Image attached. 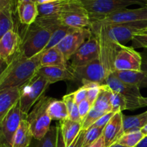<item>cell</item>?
<instances>
[{"label": "cell", "instance_id": "16", "mask_svg": "<svg viewBox=\"0 0 147 147\" xmlns=\"http://www.w3.org/2000/svg\"><path fill=\"white\" fill-rule=\"evenodd\" d=\"M99 57V47L97 38L93 34L70 58V67H76L87 64Z\"/></svg>", "mask_w": 147, "mask_h": 147}, {"label": "cell", "instance_id": "11", "mask_svg": "<svg viewBox=\"0 0 147 147\" xmlns=\"http://www.w3.org/2000/svg\"><path fill=\"white\" fill-rule=\"evenodd\" d=\"M93 35L90 28L75 29L56 47L63 53L67 62L79 48Z\"/></svg>", "mask_w": 147, "mask_h": 147}, {"label": "cell", "instance_id": "42", "mask_svg": "<svg viewBox=\"0 0 147 147\" xmlns=\"http://www.w3.org/2000/svg\"><path fill=\"white\" fill-rule=\"evenodd\" d=\"M116 113H113V112H109V113H106L105 115H103V116L100 118L93 126H97V127H103L105 128V126L107 125V123H109V121L111 119V118L114 116V114Z\"/></svg>", "mask_w": 147, "mask_h": 147}, {"label": "cell", "instance_id": "47", "mask_svg": "<svg viewBox=\"0 0 147 147\" xmlns=\"http://www.w3.org/2000/svg\"><path fill=\"white\" fill-rule=\"evenodd\" d=\"M141 104H142V107L147 106V97L142 98V99H141Z\"/></svg>", "mask_w": 147, "mask_h": 147}, {"label": "cell", "instance_id": "15", "mask_svg": "<svg viewBox=\"0 0 147 147\" xmlns=\"http://www.w3.org/2000/svg\"><path fill=\"white\" fill-rule=\"evenodd\" d=\"M22 38L18 30H10L0 37V59L8 65L20 51Z\"/></svg>", "mask_w": 147, "mask_h": 147}, {"label": "cell", "instance_id": "20", "mask_svg": "<svg viewBox=\"0 0 147 147\" xmlns=\"http://www.w3.org/2000/svg\"><path fill=\"white\" fill-rule=\"evenodd\" d=\"M17 12L21 24L25 26L30 25L34 23L38 17V5L34 1L18 2Z\"/></svg>", "mask_w": 147, "mask_h": 147}, {"label": "cell", "instance_id": "53", "mask_svg": "<svg viewBox=\"0 0 147 147\" xmlns=\"http://www.w3.org/2000/svg\"><path fill=\"white\" fill-rule=\"evenodd\" d=\"M140 34H147V28L145 29V30H144V31L142 32V33H140Z\"/></svg>", "mask_w": 147, "mask_h": 147}, {"label": "cell", "instance_id": "48", "mask_svg": "<svg viewBox=\"0 0 147 147\" xmlns=\"http://www.w3.org/2000/svg\"><path fill=\"white\" fill-rule=\"evenodd\" d=\"M147 88V75H146L144 78L143 81H142V84H141L140 88Z\"/></svg>", "mask_w": 147, "mask_h": 147}, {"label": "cell", "instance_id": "45", "mask_svg": "<svg viewBox=\"0 0 147 147\" xmlns=\"http://www.w3.org/2000/svg\"><path fill=\"white\" fill-rule=\"evenodd\" d=\"M59 1V0H36V2H37V5H40V4H47V3L53 2V1Z\"/></svg>", "mask_w": 147, "mask_h": 147}, {"label": "cell", "instance_id": "5", "mask_svg": "<svg viewBox=\"0 0 147 147\" xmlns=\"http://www.w3.org/2000/svg\"><path fill=\"white\" fill-rule=\"evenodd\" d=\"M50 83L41 75L37 74L20 88V106L22 113L27 116L30 109L43 96Z\"/></svg>", "mask_w": 147, "mask_h": 147}, {"label": "cell", "instance_id": "21", "mask_svg": "<svg viewBox=\"0 0 147 147\" xmlns=\"http://www.w3.org/2000/svg\"><path fill=\"white\" fill-rule=\"evenodd\" d=\"M60 131L66 147L73 143L82 130V123L67 119L59 121Z\"/></svg>", "mask_w": 147, "mask_h": 147}, {"label": "cell", "instance_id": "13", "mask_svg": "<svg viewBox=\"0 0 147 147\" xmlns=\"http://www.w3.org/2000/svg\"><path fill=\"white\" fill-rule=\"evenodd\" d=\"M139 21H147V6L137 9H123L96 20V22L106 24Z\"/></svg>", "mask_w": 147, "mask_h": 147}, {"label": "cell", "instance_id": "25", "mask_svg": "<svg viewBox=\"0 0 147 147\" xmlns=\"http://www.w3.org/2000/svg\"><path fill=\"white\" fill-rule=\"evenodd\" d=\"M15 11L17 8L11 5L0 9V37L10 30H17L13 18Z\"/></svg>", "mask_w": 147, "mask_h": 147}, {"label": "cell", "instance_id": "54", "mask_svg": "<svg viewBox=\"0 0 147 147\" xmlns=\"http://www.w3.org/2000/svg\"><path fill=\"white\" fill-rule=\"evenodd\" d=\"M82 147H88V146H86V145H83V146Z\"/></svg>", "mask_w": 147, "mask_h": 147}, {"label": "cell", "instance_id": "40", "mask_svg": "<svg viewBox=\"0 0 147 147\" xmlns=\"http://www.w3.org/2000/svg\"><path fill=\"white\" fill-rule=\"evenodd\" d=\"M132 42V47L134 48H147V34H137L134 36Z\"/></svg>", "mask_w": 147, "mask_h": 147}, {"label": "cell", "instance_id": "46", "mask_svg": "<svg viewBox=\"0 0 147 147\" xmlns=\"http://www.w3.org/2000/svg\"><path fill=\"white\" fill-rule=\"evenodd\" d=\"M136 147H147V136L142 139Z\"/></svg>", "mask_w": 147, "mask_h": 147}, {"label": "cell", "instance_id": "28", "mask_svg": "<svg viewBox=\"0 0 147 147\" xmlns=\"http://www.w3.org/2000/svg\"><path fill=\"white\" fill-rule=\"evenodd\" d=\"M110 90L111 88L108 85H102L101 91L98 97L95 101L93 107L101 113H106L112 112L111 105L110 101Z\"/></svg>", "mask_w": 147, "mask_h": 147}, {"label": "cell", "instance_id": "17", "mask_svg": "<svg viewBox=\"0 0 147 147\" xmlns=\"http://www.w3.org/2000/svg\"><path fill=\"white\" fill-rule=\"evenodd\" d=\"M123 116L122 112H117L105 126L103 136L106 147H110L117 143L119 139L125 134Z\"/></svg>", "mask_w": 147, "mask_h": 147}, {"label": "cell", "instance_id": "7", "mask_svg": "<svg viewBox=\"0 0 147 147\" xmlns=\"http://www.w3.org/2000/svg\"><path fill=\"white\" fill-rule=\"evenodd\" d=\"M62 24L75 29L90 28V14L80 0H67L65 9L57 14Z\"/></svg>", "mask_w": 147, "mask_h": 147}, {"label": "cell", "instance_id": "32", "mask_svg": "<svg viewBox=\"0 0 147 147\" xmlns=\"http://www.w3.org/2000/svg\"><path fill=\"white\" fill-rule=\"evenodd\" d=\"M75 30V28L73 27L65 26L64 24H62L57 30H56L52 34L50 40L49 41L48 44L46 46L45 48L44 49L45 51L52 48V47H56L69 33L73 32Z\"/></svg>", "mask_w": 147, "mask_h": 147}, {"label": "cell", "instance_id": "35", "mask_svg": "<svg viewBox=\"0 0 147 147\" xmlns=\"http://www.w3.org/2000/svg\"><path fill=\"white\" fill-rule=\"evenodd\" d=\"M103 130H104L103 127H97V126H92L91 127L89 128L87 131H86L83 145L88 146L91 145L93 142H96L103 135Z\"/></svg>", "mask_w": 147, "mask_h": 147}, {"label": "cell", "instance_id": "41", "mask_svg": "<svg viewBox=\"0 0 147 147\" xmlns=\"http://www.w3.org/2000/svg\"><path fill=\"white\" fill-rule=\"evenodd\" d=\"M74 96H75V100H76V103L79 104L80 102L83 100L87 99L88 96V90L84 86H82L81 87L79 88L77 90L74 91Z\"/></svg>", "mask_w": 147, "mask_h": 147}, {"label": "cell", "instance_id": "19", "mask_svg": "<svg viewBox=\"0 0 147 147\" xmlns=\"http://www.w3.org/2000/svg\"><path fill=\"white\" fill-rule=\"evenodd\" d=\"M20 88H9L0 90V121L20 101Z\"/></svg>", "mask_w": 147, "mask_h": 147}, {"label": "cell", "instance_id": "51", "mask_svg": "<svg viewBox=\"0 0 147 147\" xmlns=\"http://www.w3.org/2000/svg\"><path fill=\"white\" fill-rule=\"evenodd\" d=\"M110 147H125V146H121V145L119 144L118 143H116V144H114L112 145V146H111Z\"/></svg>", "mask_w": 147, "mask_h": 147}, {"label": "cell", "instance_id": "14", "mask_svg": "<svg viewBox=\"0 0 147 147\" xmlns=\"http://www.w3.org/2000/svg\"><path fill=\"white\" fill-rule=\"evenodd\" d=\"M142 58L132 47L121 46L114 63L115 70H136L142 71Z\"/></svg>", "mask_w": 147, "mask_h": 147}, {"label": "cell", "instance_id": "8", "mask_svg": "<svg viewBox=\"0 0 147 147\" xmlns=\"http://www.w3.org/2000/svg\"><path fill=\"white\" fill-rule=\"evenodd\" d=\"M24 117L18 102L0 121V147H12L16 132Z\"/></svg>", "mask_w": 147, "mask_h": 147}, {"label": "cell", "instance_id": "39", "mask_svg": "<svg viewBox=\"0 0 147 147\" xmlns=\"http://www.w3.org/2000/svg\"><path fill=\"white\" fill-rule=\"evenodd\" d=\"M78 105V111H79V115H80V120H81V123H83V121L88 116V114L90 112V109L93 107L92 103L89 101L88 99L83 100L80 102Z\"/></svg>", "mask_w": 147, "mask_h": 147}, {"label": "cell", "instance_id": "1", "mask_svg": "<svg viewBox=\"0 0 147 147\" xmlns=\"http://www.w3.org/2000/svg\"><path fill=\"white\" fill-rule=\"evenodd\" d=\"M44 50L28 58L19 52L11 63L1 70L0 90L9 88H21L32 78L41 67V57Z\"/></svg>", "mask_w": 147, "mask_h": 147}, {"label": "cell", "instance_id": "49", "mask_svg": "<svg viewBox=\"0 0 147 147\" xmlns=\"http://www.w3.org/2000/svg\"><path fill=\"white\" fill-rule=\"evenodd\" d=\"M141 131L143 133V134L145 136H147V123L141 129Z\"/></svg>", "mask_w": 147, "mask_h": 147}, {"label": "cell", "instance_id": "52", "mask_svg": "<svg viewBox=\"0 0 147 147\" xmlns=\"http://www.w3.org/2000/svg\"><path fill=\"white\" fill-rule=\"evenodd\" d=\"M22 1H34L36 2V0H18V2H22Z\"/></svg>", "mask_w": 147, "mask_h": 147}, {"label": "cell", "instance_id": "3", "mask_svg": "<svg viewBox=\"0 0 147 147\" xmlns=\"http://www.w3.org/2000/svg\"><path fill=\"white\" fill-rule=\"evenodd\" d=\"M53 32L36 20L27 26L20 34L22 38L20 52L26 57H33L44 50Z\"/></svg>", "mask_w": 147, "mask_h": 147}, {"label": "cell", "instance_id": "24", "mask_svg": "<svg viewBox=\"0 0 147 147\" xmlns=\"http://www.w3.org/2000/svg\"><path fill=\"white\" fill-rule=\"evenodd\" d=\"M122 83L140 88L146 74L136 70H115L111 73Z\"/></svg>", "mask_w": 147, "mask_h": 147}, {"label": "cell", "instance_id": "29", "mask_svg": "<svg viewBox=\"0 0 147 147\" xmlns=\"http://www.w3.org/2000/svg\"><path fill=\"white\" fill-rule=\"evenodd\" d=\"M47 111L52 120L61 121L69 118L67 106L63 100L53 99V101L49 105Z\"/></svg>", "mask_w": 147, "mask_h": 147}, {"label": "cell", "instance_id": "18", "mask_svg": "<svg viewBox=\"0 0 147 147\" xmlns=\"http://www.w3.org/2000/svg\"><path fill=\"white\" fill-rule=\"evenodd\" d=\"M37 73L47 79L50 84L62 80H76L74 73L70 67L45 66L40 67Z\"/></svg>", "mask_w": 147, "mask_h": 147}, {"label": "cell", "instance_id": "44", "mask_svg": "<svg viewBox=\"0 0 147 147\" xmlns=\"http://www.w3.org/2000/svg\"><path fill=\"white\" fill-rule=\"evenodd\" d=\"M88 147H106L103 135L98 139H97L96 142H93L91 145H90Z\"/></svg>", "mask_w": 147, "mask_h": 147}, {"label": "cell", "instance_id": "30", "mask_svg": "<svg viewBox=\"0 0 147 147\" xmlns=\"http://www.w3.org/2000/svg\"><path fill=\"white\" fill-rule=\"evenodd\" d=\"M67 1V0H59V1L38 5V17L59 14L65 8Z\"/></svg>", "mask_w": 147, "mask_h": 147}, {"label": "cell", "instance_id": "12", "mask_svg": "<svg viewBox=\"0 0 147 147\" xmlns=\"http://www.w3.org/2000/svg\"><path fill=\"white\" fill-rule=\"evenodd\" d=\"M70 68L74 73L76 80H80L82 83L92 82L105 84L106 77L99 58L87 64Z\"/></svg>", "mask_w": 147, "mask_h": 147}, {"label": "cell", "instance_id": "34", "mask_svg": "<svg viewBox=\"0 0 147 147\" xmlns=\"http://www.w3.org/2000/svg\"><path fill=\"white\" fill-rule=\"evenodd\" d=\"M110 101L112 108V112L117 113L126 110V100L120 93L115 92L111 88Z\"/></svg>", "mask_w": 147, "mask_h": 147}, {"label": "cell", "instance_id": "6", "mask_svg": "<svg viewBox=\"0 0 147 147\" xmlns=\"http://www.w3.org/2000/svg\"><path fill=\"white\" fill-rule=\"evenodd\" d=\"M90 14V20L96 21L108 14L126 9L134 4L140 5L139 0H80Z\"/></svg>", "mask_w": 147, "mask_h": 147}, {"label": "cell", "instance_id": "38", "mask_svg": "<svg viewBox=\"0 0 147 147\" xmlns=\"http://www.w3.org/2000/svg\"><path fill=\"white\" fill-rule=\"evenodd\" d=\"M60 128V127H59ZM85 134H86V131H81L78 137L76 138V140L73 142L70 146L68 147H82L83 145V142H84V136ZM57 147H66L65 145L64 141H63V138L62 136L61 133H60V130H59V136H58V142H57Z\"/></svg>", "mask_w": 147, "mask_h": 147}, {"label": "cell", "instance_id": "23", "mask_svg": "<svg viewBox=\"0 0 147 147\" xmlns=\"http://www.w3.org/2000/svg\"><path fill=\"white\" fill-rule=\"evenodd\" d=\"M45 66H59L67 67V61L63 53L57 47H52L43 52L41 57V67Z\"/></svg>", "mask_w": 147, "mask_h": 147}, {"label": "cell", "instance_id": "33", "mask_svg": "<svg viewBox=\"0 0 147 147\" xmlns=\"http://www.w3.org/2000/svg\"><path fill=\"white\" fill-rule=\"evenodd\" d=\"M63 100L67 106L69 115L68 119L72 121H74L81 123L80 115H79L78 105L76 103V100H75L74 92L68 93V94L63 96Z\"/></svg>", "mask_w": 147, "mask_h": 147}, {"label": "cell", "instance_id": "27", "mask_svg": "<svg viewBox=\"0 0 147 147\" xmlns=\"http://www.w3.org/2000/svg\"><path fill=\"white\" fill-rule=\"evenodd\" d=\"M123 122L125 133L141 130L147 123V111L135 116L123 115Z\"/></svg>", "mask_w": 147, "mask_h": 147}, {"label": "cell", "instance_id": "36", "mask_svg": "<svg viewBox=\"0 0 147 147\" xmlns=\"http://www.w3.org/2000/svg\"><path fill=\"white\" fill-rule=\"evenodd\" d=\"M102 85L98 83H92V82H87V83H83V86L87 88L88 90V96L87 99L92 103L94 104L95 101L98 97L100 91H101Z\"/></svg>", "mask_w": 147, "mask_h": 147}, {"label": "cell", "instance_id": "43", "mask_svg": "<svg viewBox=\"0 0 147 147\" xmlns=\"http://www.w3.org/2000/svg\"><path fill=\"white\" fill-rule=\"evenodd\" d=\"M140 53L142 58V71L144 74L147 75V48L144 49V51Z\"/></svg>", "mask_w": 147, "mask_h": 147}, {"label": "cell", "instance_id": "50", "mask_svg": "<svg viewBox=\"0 0 147 147\" xmlns=\"http://www.w3.org/2000/svg\"><path fill=\"white\" fill-rule=\"evenodd\" d=\"M139 3H140V5L142 7H145L147 6V0H139Z\"/></svg>", "mask_w": 147, "mask_h": 147}, {"label": "cell", "instance_id": "22", "mask_svg": "<svg viewBox=\"0 0 147 147\" xmlns=\"http://www.w3.org/2000/svg\"><path fill=\"white\" fill-rule=\"evenodd\" d=\"M26 117L23 118L13 140L12 147H29L34 138Z\"/></svg>", "mask_w": 147, "mask_h": 147}, {"label": "cell", "instance_id": "37", "mask_svg": "<svg viewBox=\"0 0 147 147\" xmlns=\"http://www.w3.org/2000/svg\"><path fill=\"white\" fill-rule=\"evenodd\" d=\"M103 115H105L104 113L98 111L96 110V109L92 107V109H90V112H89V113L88 114V116H86L85 120L83 121V122L82 123L81 131H87L89 128L91 127V126H93V125L94 124L100 117H101V116H103Z\"/></svg>", "mask_w": 147, "mask_h": 147}, {"label": "cell", "instance_id": "4", "mask_svg": "<svg viewBox=\"0 0 147 147\" xmlns=\"http://www.w3.org/2000/svg\"><path fill=\"white\" fill-rule=\"evenodd\" d=\"M53 98L43 96L26 116L34 138L40 139L44 137L50 129L52 119L48 113V107Z\"/></svg>", "mask_w": 147, "mask_h": 147}, {"label": "cell", "instance_id": "9", "mask_svg": "<svg viewBox=\"0 0 147 147\" xmlns=\"http://www.w3.org/2000/svg\"><path fill=\"white\" fill-rule=\"evenodd\" d=\"M103 24L106 25V30L112 40L122 45H125L132 40L134 36L140 34L147 28V21Z\"/></svg>", "mask_w": 147, "mask_h": 147}, {"label": "cell", "instance_id": "2", "mask_svg": "<svg viewBox=\"0 0 147 147\" xmlns=\"http://www.w3.org/2000/svg\"><path fill=\"white\" fill-rule=\"evenodd\" d=\"M90 29L96 36L98 42V58L106 80V78L115 71V60L121 45L112 40L106 30V25L102 23L96 21L91 22Z\"/></svg>", "mask_w": 147, "mask_h": 147}, {"label": "cell", "instance_id": "31", "mask_svg": "<svg viewBox=\"0 0 147 147\" xmlns=\"http://www.w3.org/2000/svg\"><path fill=\"white\" fill-rule=\"evenodd\" d=\"M146 136L143 134L141 130L125 133L119 139L117 143L125 147H136L138 144Z\"/></svg>", "mask_w": 147, "mask_h": 147}, {"label": "cell", "instance_id": "26", "mask_svg": "<svg viewBox=\"0 0 147 147\" xmlns=\"http://www.w3.org/2000/svg\"><path fill=\"white\" fill-rule=\"evenodd\" d=\"M59 130V125L51 126L44 137L40 139L33 138L29 147H57Z\"/></svg>", "mask_w": 147, "mask_h": 147}, {"label": "cell", "instance_id": "10", "mask_svg": "<svg viewBox=\"0 0 147 147\" xmlns=\"http://www.w3.org/2000/svg\"><path fill=\"white\" fill-rule=\"evenodd\" d=\"M105 84L108 85L113 91L117 92L125 98L126 110H136L142 108L141 99L143 96L140 93V88L122 83L111 74L106 78Z\"/></svg>", "mask_w": 147, "mask_h": 147}]
</instances>
